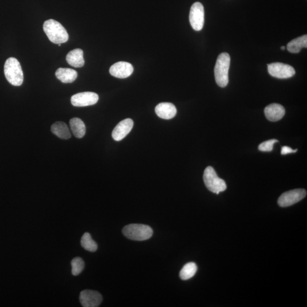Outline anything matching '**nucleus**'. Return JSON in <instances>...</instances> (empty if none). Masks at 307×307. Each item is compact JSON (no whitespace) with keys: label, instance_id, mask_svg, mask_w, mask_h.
<instances>
[{"label":"nucleus","instance_id":"17","mask_svg":"<svg viewBox=\"0 0 307 307\" xmlns=\"http://www.w3.org/2000/svg\"><path fill=\"white\" fill-rule=\"evenodd\" d=\"M51 129L52 133L60 139L68 140L71 137L69 128L63 122H56L52 125Z\"/></svg>","mask_w":307,"mask_h":307},{"label":"nucleus","instance_id":"8","mask_svg":"<svg viewBox=\"0 0 307 307\" xmlns=\"http://www.w3.org/2000/svg\"><path fill=\"white\" fill-rule=\"evenodd\" d=\"M268 72L271 76L278 79L292 78L296 73L292 66L278 62L268 64Z\"/></svg>","mask_w":307,"mask_h":307},{"label":"nucleus","instance_id":"19","mask_svg":"<svg viewBox=\"0 0 307 307\" xmlns=\"http://www.w3.org/2000/svg\"><path fill=\"white\" fill-rule=\"evenodd\" d=\"M71 131L76 138L82 139L86 134V128L83 121L79 118L72 119L70 121Z\"/></svg>","mask_w":307,"mask_h":307},{"label":"nucleus","instance_id":"5","mask_svg":"<svg viewBox=\"0 0 307 307\" xmlns=\"http://www.w3.org/2000/svg\"><path fill=\"white\" fill-rule=\"evenodd\" d=\"M203 179L206 187L212 192L219 194L227 189V184L225 181L217 176L215 169L211 166L205 168Z\"/></svg>","mask_w":307,"mask_h":307},{"label":"nucleus","instance_id":"10","mask_svg":"<svg viewBox=\"0 0 307 307\" xmlns=\"http://www.w3.org/2000/svg\"><path fill=\"white\" fill-rule=\"evenodd\" d=\"M79 300L84 307H97L102 304L103 297L96 291L86 290L81 292Z\"/></svg>","mask_w":307,"mask_h":307},{"label":"nucleus","instance_id":"3","mask_svg":"<svg viewBox=\"0 0 307 307\" xmlns=\"http://www.w3.org/2000/svg\"><path fill=\"white\" fill-rule=\"evenodd\" d=\"M4 74L8 82L13 86H20L23 83V71L17 59L11 57L6 60L4 65Z\"/></svg>","mask_w":307,"mask_h":307},{"label":"nucleus","instance_id":"12","mask_svg":"<svg viewBox=\"0 0 307 307\" xmlns=\"http://www.w3.org/2000/svg\"><path fill=\"white\" fill-rule=\"evenodd\" d=\"M133 125L134 122L131 119L121 121L112 132L113 139L116 141L123 140L131 132Z\"/></svg>","mask_w":307,"mask_h":307},{"label":"nucleus","instance_id":"4","mask_svg":"<svg viewBox=\"0 0 307 307\" xmlns=\"http://www.w3.org/2000/svg\"><path fill=\"white\" fill-rule=\"evenodd\" d=\"M123 233L129 239L141 241L151 238L153 236V230L147 225L133 224L125 226Z\"/></svg>","mask_w":307,"mask_h":307},{"label":"nucleus","instance_id":"14","mask_svg":"<svg viewBox=\"0 0 307 307\" xmlns=\"http://www.w3.org/2000/svg\"><path fill=\"white\" fill-rule=\"evenodd\" d=\"M155 111L157 116L165 120H170L173 118L177 113L174 105L169 103L159 104L155 107Z\"/></svg>","mask_w":307,"mask_h":307},{"label":"nucleus","instance_id":"25","mask_svg":"<svg viewBox=\"0 0 307 307\" xmlns=\"http://www.w3.org/2000/svg\"><path fill=\"white\" fill-rule=\"evenodd\" d=\"M285 49H286V47L285 46L281 47V50H285Z\"/></svg>","mask_w":307,"mask_h":307},{"label":"nucleus","instance_id":"21","mask_svg":"<svg viewBox=\"0 0 307 307\" xmlns=\"http://www.w3.org/2000/svg\"><path fill=\"white\" fill-rule=\"evenodd\" d=\"M81 245L82 247L91 252H95L98 249V246L96 242L92 240L91 234L89 233H85L81 239Z\"/></svg>","mask_w":307,"mask_h":307},{"label":"nucleus","instance_id":"11","mask_svg":"<svg viewBox=\"0 0 307 307\" xmlns=\"http://www.w3.org/2000/svg\"><path fill=\"white\" fill-rule=\"evenodd\" d=\"M134 71L131 63L126 62H117L112 65L110 70L112 76L120 79H125L130 76Z\"/></svg>","mask_w":307,"mask_h":307},{"label":"nucleus","instance_id":"24","mask_svg":"<svg viewBox=\"0 0 307 307\" xmlns=\"http://www.w3.org/2000/svg\"><path fill=\"white\" fill-rule=\"evenodd\" d=\"M297 151V149H296V150H293V149L289 147H284L282 148L281 154L286 155L290 153H296Z\"/></svg>","mask_w":307,"mask_h":307},{"label":"nucleus","instance_id":"26","mask_svg":"<svg viewBox=\"0 0 307 307\" xmlns=\"http://www.w3.org/2000/svg\"><path fill=\"white\" fill-rule=\"evenodd\" d=\"M58 46H61V44H58Z\"/></svg>","mask_w":307,"mask_h":307},{"label":"nucleus","instance_id":"16","mask_svg":"<svg viewBox=\"0 0 307 307\" xmlns=\"http://www.w3.org/2000/svg\"><path fill=\"white\" fill-rule=\"evenodd\" d=\"M55 75L63 83L74 82L78 77V73L71 68H59L55 72Z\"/></svg>","mask_w":307,"mask_h":307},{"label":"nucleus","instance_id":"18","mask_svg":"<svg viewBox=\"0 0 307 307\" xmlns=\"http://www.w3.org/2000/svg\"><path fill=\"white\" fill-rule=\"evenodd\" d=\"M307 47V35L294 39L287 45V49L292 53L297 54L300 52L303 48Z\"/></svg>","mask_w":307,"mask_h":307},{"label":"nucleus","instance_id":"13","mask_svg":"<svg viewBox=\"0 0 307 307\" xmlns=\"http://www.w3.org/2000/svg\"><path fill=\"white\" fill-rule=\"evenodd\" d=\"M285 109L279 104H272L265 109V114L270 121L276 122L281 120L285 115Z\"/></svg>","mask_w":307,"mask_h":307},{"label":"nucleus","instance_id":"15","mask_svg":"<svg viewBox=\"0 0 307 307\" xmlns=\"http://www.w3.org/2000/svg\"><path fill=\"white\" fill-rule=\"evenodd\" d=\"M84 52L82 49H76L68 52L66 60L68 64L75 68L82 67L84 64Z\"/></svg>","mask_w":307,"mask_h":307},{"label":"nucleus","instance_id":"20","mask_svg":"<svg viewBox=\"0 0 307 307\" xmlns=\"http://www.w3.org/2000/svg\"><path fill=\"white\" fill-rule=\"evenodd\" d=\"M197 270L196 265L193 262H189L184 266L181 270L179 276L181 280L185 281L195 276Z\"/></svg>","mask_w":307,"mask_h":307},{"label":"nucleus","instance_id":"23","mask_svg":"<svg viewBox=\"0 0 307 307\" xmlns=\"http://www.w3.org/2000/svg\"><path fill=\"white\" fill-rule=\"evenodd\" d=\"M278 142L277 140H270L261 144L258 147V149L261 152H272L273 149L274 145Z\"/></svg>","mask_w":307,"mask_h":307},{"label":"nucleus","instance_id":"2","mask_svg":"<svg viewBox=\"0 0 307 307\" xmlns=\"http://www.w3.org/2000/svg\"><path fill=\"white\" fill-rule=\"evenodd\" d=\"M230 64V55L227 52H223L218 56L214 72L216 82L220 87H225L229 83Z\"/></svg>","mask_w":307,"mask_h":307},{"label":"nucleus","instance_id":"7","mask_svg":"<svg viewBox=\"0 0 307 307\" xmlns=\"http://www.w3.org/2000/svg\"><path fill=\"white\" fill-rule=\"evenodd\" d=\"M189 22L193 30L200 31L204 24V9L202 3H194L189 13Z\"/></svg>","mask_w":307,"mask_h":307},{"label":"nucleus","instance_id":"1","mask_svg":"<svg viewBox=\"0 0 307 307\" xmlns=\"http://www.w3.org/2000/svg\"><path fill=\"white\" fill-rule=\"evenodd\" d=\"M43 27L48 39L55 44L65 43L69 38L65 28L55 20H47L44 22Z\"/></svg>","mask_w":307,"mask_h":307},{"label":"nucleus","instance_id":"22","mask_svg":"<svg viewBox=\"0 0 307 307\" xmlns=\"http://www.w3.org/2000/svg\"><path fill=\"white\" fill-rule=\"evenodd\" d=\"M72 274L74 276H78L84 269V262L82 258L76 257L71 262Z\"/></svg>","mask_w":307,"mask_h":307},{"label":"nucleus","instance_id":"9","mask_svg":"<svg viewBox=\"0 0 307 307\" xmlns=\"http://www.w3.org/2000/svg\"><path fill=\"white\" fill-rule=\"evenodd\" d=\"M99 96L96 93L85 92L79 93L72 96L71 102L72 106L83 107L93 106L98 103Z\"/></svg>","mask_w":307,"mask_h":307},{"label":"nucleus","instance_id":"6","mask_svg":"<svg viewBox=\"0 0 307 307\" xmlns=\"http://www.w3.org/2000/svg\"><path fill=\"white\" fill-rule=\"evenodd\" d=\"M307 195L304 189H296L286 192L279 198L278 203L281 207H288L298 203Z\"/></svg>","mask_w":307,"mask_h":307}]
</instances>
